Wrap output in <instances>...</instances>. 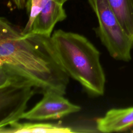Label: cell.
<instances>
[{"mask_svg": "<svg viewBox=\"0 0 133 133\" xmlns=\"http://www.w3.org/2000/svg\"><path fill=\"white\" fill-rule=\"evenodd\" d=\"M42 94V99L26 111L21 119L35 121L57 119L81 110L79 105L71 102L58 92L49 90Z\"/></svg>", "mask_w": 133, "mask_h": 133, "instance_id": "cell-5", "label": "cell"}, {"mask_svg": "<svg viewBox=\"0 0 133 133\" xmlns=\"http://www.w3.org/2000/svg\"><path fill=\"white\" fill-rule=\"evenodd\" d=\"M133 127V107L111 109L96 119V128L101 132L110 133L127 130Z\"/></svg>", "mask_w": 133, "mask_h": 133, "instance_id": "cell-7", "label": "cell"}, {"mask_svg": "<svg viewBox=\"0 0 133 133\" xmlns=\"http://www.w3.org/2000/svg\"><path fill=\"white\" fill-rule=\"evenodd\" d=\"M88 2L98 19L96 33L110 55L117 60L129 61L133 50V37L123 29L107 0Z\"/></svg>", "mask_w": 133, "mask_h": 133, "instance_id": "cell-3", "label": "cell"}, {"mask_svg": "<svg viewBox=\"0 0 133 133\" xmlns=\"http://www.w3.org/2000/svg\"><path fill=\"white\" fill-rule=\"evenodd\" d=\"M68 1L48 0L35 19L29 33L51 36L56 24L67 17L63 5Z\"/></svg>", "mask_w": 133, "mask_h": 133, "instance_id": "cell-6", "label": "cell"}, {"mask_svg": "<svg viewBox=\"0 0 133 133\" xmlns=\"http://www.w3.org/2000/svg\"><path fill=\"white\" fill-rule=\"evenodd\" d=\"M69 127L45 123H14L0 128L1 133H71Z\"/></svg>", "mask_w": 133, "mask_h": 133, "instance_id": "cell-8", "label": "cell"}, {"mask_svg": "<svg viewBox=\"0 0 133 133\" xmlns=\"http://www.w3.org/2000/svg\"><path fill=\"white\" fill-rule=\"evenodd\" d=\"M16 7L20 9L26 8L27 9L30 5L31 0H11Z\"/></svg>", "mask_w": 133, "mask_h": 133, "instance_id": "cell-10", "label": "cell"}, {"mask_svg": "<svg viewBox=\"0 0 133 133\" xmlns=\"http://www.w3.org/2000/svg\"><path fill=\"white\" fill-rule=\"evenodd\" d=\"M39 91L30 83L0 71V128L19 122Z\"/></svg>", "mask_w": 133, "mask_h": 133, "instance_id": "cell-4", "label": "cell"}, {"mask_svg": "<svg viewBox=\"0 0 133 133\" xmlns=\"http://www.w3.org/2000/svg\"><path fill=\"white\" fill-rule=\"evenodd\" d=\"M120 24L133 37V0H107Z\"/></svg>", "mask_w": 133, "mask_h": 133, "instance_id": "cell-9", "label": "cell"}, {"mask_svg": "<svg viewBox=\"0 0 133 133\" xmlns=\"http://www.w3.org/2000/svg\"><path fill=\"white\" fill-rule=\"evenodd\" d=\"M57 56L63 67L90 95L104 93L105 76L100 62V53L84 36L61 29L51 35Z\"/></svg>", "mask_w": 133, "mask_h": 133, "instance_id": "cell-2", "label": "cell"}, {"mask_svg": "<svg viewBox=\"0 0 133 133\" xmlns=\"http://www.w3.org/2000/svg\"><path fill=\"white\" fill-rule=\"evenodd\" d=\"M0 18V70L22 79L43 94H66L70 76L57 56L51 36L28 33Z\"/></svg>", "mask_w": 133, "mask_h": 133, "instance_id": "cell-1", "label": "cell"}]
</instances>
